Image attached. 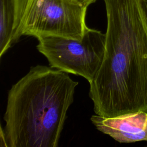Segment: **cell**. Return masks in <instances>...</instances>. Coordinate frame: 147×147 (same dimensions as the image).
I'll use <instances>...</instances> for the list:
<instances>
[{
  "label": "cell",
  "instance_id": "1",
  "mask_svg": "<svg viewBox=\"0 0 147 147\" xmlns=\"http://www.w3.org/2000/svg\"><path fill=\"white\" fill-rule=\"evenodd\" d=\"M107 15L105 54L90 84L95 114L115 117L147 113V20L139 0H103Z\"/></svg>",
  "mask_w": 147,
  "mask_h": 147
},
{
  "label": "cell",
  "instance_id": "2",
  "mask_svg": "<svg viewBox=\"0 0 147 147\" xmlns=\"http://www.w3.org/2000/svg\"><path fill=\"white\" fill-rule=\"evenodd\" d=\"M37 65L12 86L1 127L7 147H57L79 83Z\"/></svg>",
  "mask_w": 147,
  "mask_h": 147
},
{
  "label": "cell",
  "instance_id": "3",
  "mask_svg": "<svg viewBox=\"0 0 147 147\" xmlns=\"http://www.w3.org/2000/svg\"><path fill=\"white\" fill-rule=\"evenodd\" d=\"M15 42L22 36L82 38L87 7L78 0H15Z\"/></svg>",
  "mask_w": 147,
  "mask_h": 147
},
{
  "label": "cell",
  "instance_id": "4",
  "mask_svg": "<svg viewBox=\"0 0 147 147\" xmlns=\"http://www.w3.org/2000/svg\"><path fill=\"white\" fill-rule=\"evenodd\" d=\"M37 38V49L51 67L81 76L89 83L95 79L104 57L105 33L87 27L80 40L56 36Z\"/></svg>",
  "mask_w": 147,
  "mask_h": 147
},
{
  "label": "cell",
  "instance_id": "5",
  "mask_svg": "<svg viewBox=\"0 0 147 147\" xmlns=\"http://www.w3.org/2000/svg\"><path fill=\"white\" fill-rule=\"evenodd\" d=\"M91 121L100 132L120 143L147 141V113L138 111L115 117L94 115Z\"/></svg>",
  "mask_w": 147,
  "mask_h": 147
},
{
  "label": "cell",
  "instance_id": "6",
  "mask_svg": "<svg viewBox=\"0 0 147 147\" xmlns=\"http://www.w3.org/2000/svg\"><path fill=\"white\" fill-rule=\"evenodd\" d=\"M16 1L0 0V57L15 42Z\"/></svg>",
  "mask_w": 147,
  "mask_h": 147
},
{
  "label": "cell",
  "instance_id": "7",
  "mask_svg": "<svg viewBox=\"0 0 147 147\" xmlns=\"http://www.w3.org/2000/svg\"><path fill=\"white\" fill-rule=\"evenodd\" d=\"M139 4L141 12L147 20V0H139Z\"/></svg>",
  "mask_w": 147,
  "mask_h": 147
},
{
  "label": "cell",
  "instance_id": "8",
  "mask_svg": "<svg viewBox=\"0 0 147 147\" xmlns=\"http://www.w3.org/2000/svg\"><path fill=\"white\" fill-rule=\"evenodd\" d=\"M83 6L88 7L91 4L94 3L96 0H78Z\"/></svg>",
  "mask_w": 147,
  "mask_h": 147
}]
</instances>
